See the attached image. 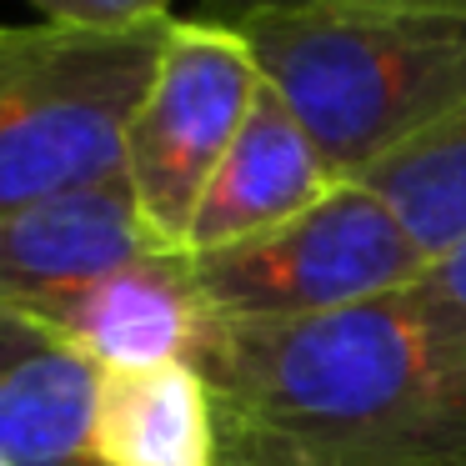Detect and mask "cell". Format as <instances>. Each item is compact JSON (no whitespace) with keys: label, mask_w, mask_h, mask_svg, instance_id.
I'll return each mask as SVG.
<instances>
[{"label":"cell","mask_w":466,"mask_h":466,"mask_svg":"<svg viewBox=\"0 0 466 466\" xmlns=\"http://www.w3.org/2000/svg\"><path fill=\"white\" fill-rule=\"evenodd\" d=\"M326 5H356V11H456L466 15V0H201L196 21L211 25H241L251 15H276V11H326Z\"/></svg>","instance_id":"7c38bea8"},{"label":"cell","mask_w":466,"mask_h":466,"mask_svg":"<svg viewBox=\"0 0 466 466\" xmlns=\"http://www.w3.org/2000/svg\"><path fill=\"white\" fill-rule=\"evenodd\" d=\"M251 46L211 21H171L156 81L126 131V181L161 246L186 251L196 206L261 96Z\"/></svg>","instance_id":"5b68a950"},{"label":"cell","mask_w":466,"mask_h":466,"mask_svg":"<svg viewBox=\"0 0 466 466\" xmlns=\"http://www.w3.org/2000/svg\"><path fill=\"white\" fill-rule=\"evenodd\" d=\"M426 261L466 241V106L361 176Z\"/></svg>","instance_id":"8fae6325"},{"label":"cell","mask_w":466,"mask_h":466,"mask_svg":"<svg viewBox=\"0 0 466 466\" xmlns=\"http://www.w3.org/2000/svg\"><path fill=\"white\" fill-rule=\"evenodd\" d=\"M101 366L66 341L0 376V461L5 466H101L96 461Z\"/></svg>","instance_id":"30bf717a"},{"label":"cell","mask_w":466,"mask_h":466,"mask_svg":"<svg viewBox=\"0 0 466 466\" xmlns=\"http://www.w3.org/2000/svg\"><path fill=\"white\" fill-rule=\"evenodd\" d=\"M176 15L121 31L31 25L0 71V216L126 176V131Z\"/></svg>","instance_id":"3957f363"},{"label":"cell","mask_w":466,"mask_h":466,"mask_svg":"<svg viewBox=\"0 0 466 466\" xmlns=\"http://www.w3.org/2000/svg\"><path fill=\"white\" fill-rule=\"evenodd\" d=\"M216 466H466V331L406 286L296 321H216L196 341Z\"/></svg>","instance_id":"6da1fadb"},{"label":"cell","mask_w":466,"mask_h":466,"mask_svg":"<svg viewBox=\"0 0 466 466\" xmlns=\"http://www.w3.org/2000/svg\"><path fill=\"white\" fill-rule=\"evenodd\" d=\"M151 251L171 246L151 236L126 176L0 216V306L31 316L35 306L106 281Z\"/></svg>","instance_id":"8992f818"},{"label":"cell","mask_w":466,"mask_h":466,"mask_svg":"<svg viewBox=\"0 0 466 466\" xmlns=\"http://www.w3.org/2000/svg\"><path fill=\"white\" fill-rule=\"evenodd\" d=\"M35 326L86 351L101 371L191 361L206 331V306L186 251H151L136 266L35 306Z\"/></svg>","instance_id":"52a82bcc"},{"label":"cell","mask_w":466,"mask_h":466,"mask_svg":"<svg viewBox=\"0 0 466 466\" xmlns=\"http://www.w3.org/2000/svg\"><path fill=\"white\" fill-rule=\"evenodd\" d=\"M46 341H56L46 326H35L31 316L11 311V306H0V376L11 371V366H21L25 356H35Z\"/></svg>","instance_id":"9a60e30c"},{"label":"cell","mask_w":466,"mask_h":466,"mask_svg":"<svg viewBox=\"0 0 466 466\" xmlns=\"http://www.w3.org/2000/svg\"><path fill=\"white\" fill-rule=\"evenodd\" d=\"M101 466H216V411L196 361L101 371L96 401Z\"/></svg>","instance_id":"9c48e42d"},{"label":"cell","mask_w":466,"mask_h":466,"mask_svg":"<svg viewBox=\"0 0 466 466\" xmlns=\"http://www.w3.org/2000/svg\"><path fill=\"white\" fill-rule=\"evenodd\" d=\"M0 466H5V461H0Z\"/></svg>","instance_id":"e0dca14e"},{"label":"cell","mask_w":466,"mask_h":466,"mask_svg":"<svg viewBox=\"0 0 466 466\" xmlns=\"http://www.w3.org/2000/svg\"><path fill=\"white\" fill-rule=\"evenodd\" d=\"M331 186L341 181H331V171L321 166L301 121L276 101L271 86H261L241 136L231 141L226 161L216 166L211 186L196 206L186 256H206V251H221V246L251 241V236L311 211Z\"/></svg>","instance_id":"ba28073f"},{"label":"cell","mask_w":466,"mask_h":466,"mask_svg":"<svg viewBox=\"0 0 466 466\" xmlns=\"http://www.w3.org/2000/svg\"><path fill=\"white\" fill-rule=\"evenodd\" d=\"M191 271L216 321H296L406 291L426 271V256L381 196L341 181L311 211L251 241L191 256Z\"/></svg>","instance_id":"277c9868"},{"label":"cell","mask_w":466,"mask_h":466,"mask_svg":"<svg viewBox=\"0 0 466 466\" xmlns=\"http://www.w3.org/2000/svg\"><path fill=\"white\" fill-rule=\"evenodd\" d=\"M236 31L331 181H361L466 106V15L456 11L326 5L251 15Z\"/></svg>","instance_id":"7a4b0ae2"},{"label":"cell","mask_w":466,"mask_h":466,"mask_svg":"<svg viewBox=\"0 0 466 466\" xmlns=\"http://www.w3.org/2000/svg\"><path fill=\"white\" fill-rule=\"evenodd\" d=\"M411 291L421 296L441 321H451L456 331H466V241L451 246L446 256H436V261H426V271L416 276Z\"/></svg>","instance_id":"5bb4252c"},{"label":"cell","mask_w":466,"mask_h":466,"mask_svg":"<svg viewBox=\"0 0 466 466\" xmlns=\"http://www.w3.org/2000/svg\"><path fill=\"white\" fill-rule=\"evenodd\" d=\"M25 35H31V25H0V71H5L15 56H21Z\"/></svg>","instance_id":"2e32d148"},{"label":"cell","mask_w":466,"mask_h":466,"mask_svg":"<svg viewBox=\"0 0 466 466\" xmlns=\"http://www.w3.org/2000/svg\"><path fill=\"white\" fill-rule=\"evenodd\" d=\"M46 25H81V31H121V25L161 21L171 0H31Z\"/></svg>","instance_id":"4fadbf2b"}]
</instances>
